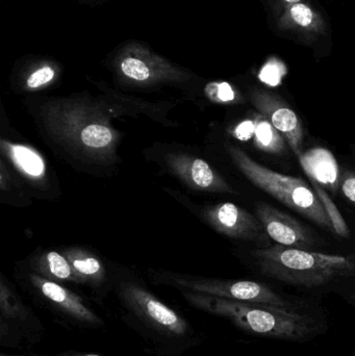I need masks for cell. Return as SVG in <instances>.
Segmentation results:
<instances>
[{"mask_svg":"<svg viewBox=\"0 0 355 356\" xmlns=\"http://www.w3.org/2000/svg\"><path fill=\"white\" fill-rule=\"evenodd\" d=\"M114 290L121 320L137 334L148 355L181 356L201 344L193 324L141 282L121 278L115 282Z\"/></svg>","mask_w":355,"mask_h":356,"instance_id":"6da1fadb","label":"cell"},{"mask_svg":"<svg viewBox=\"0 0 355 356\" xmlns=\"http://www.w3.org/2000/svg\"><path fill=\"white\" fill-rule=\"evenodd\" d=\"M192 307L223 318L247 334L289 342H304L316 336L314 318L295 309L260 303L242 302L199 293L183 292Z\"/></svg>","mask_w":355,"mask_h":356,"instance_id":"7a4b0ae2","label":"cell"},{"mask_svg":"<svg viewBox=\"0 0 355 356\" xmlns=\"http://www.w3.org/2000/svg\"><path fill=\"white\" fill-rule=\"evenodd\" d=\"M251 255L263 275L292 286L317 288L355 277V254H324L277 244L256 249Z\"/></svg>","mask_w":355,"mask_h":356,"instance_id":"3957f363","label":"cell"},{"mask_svg":"<svg viewBox=\"0 0 355 356\" xmlns=\"http://www.w3.org/2000/svg\"><path fill=\"white\" fill-rule=\"evenodd\" d=\"M238 168L254 186L324 229L333 232V224L312 186L302 178L288 177L258 164L243 150L229 147Z\"/></svg>","mask_w":355,"mask_h":356,"instance_id":"277c9868","label":"cell"},{"mask_svg":"<svg viewBox=\"0 0 355 356\" xmlns=\"http://www.w3.org/2000/svg\"><path fill=\"white\" fill-rule=\"evenodd\" d=\"M25 282L33 301L53 319L56 323L69 330H100L106 326L85 299L71 292L53 280L37 273L27 276Z\"/></svg>","mask_w":355,"mask_h":356,"instance_id":"5b68a950","label":"cell"},{"mask_svg":"<svg viewBox=\"0 0 355 356\" xmlns=\"http://www.w3.org/2000/svg\"><path fill=\"white\" fill-rule=\"evenodd\" d=\"M45 334V326L33 309L8 284L0 282V346L31 348Z\"/></svg>","mask_w":355,"mask_h":356,"instance_id":"8992f818","label":"cell"},{"mask_svg":"<svg viewBox=\"0 0 355 356\" xmlns=\"http://www.w3.org/2000/svg\"><path fill=\"white\" fill-rule=\"evenodd\" d=\"M160 282L166 284L168 282L183 292L199 293L242 302L260 303L295 309L290 301L286 300L270 286L262 282L250 280H202L175 275L160 278Z\"/></svg>","mask_w":355,"mask_h":356,"instance_id":"52a82bcc","label":"cell"},{"mask_svg":"<svg viewBox=\"0 0 355 356\" xmlns=\"http://www.w3.org/2000/svg\"><path fill=\"white\" fill-rule=\"evenodd\" d=\"M116 66L123 76L137 83L174 79L185 75L169 60L138 42H131L120 50L116 56Z\"/></svg>","mask_w":355,"mask_h":356,"instance_id":"ba28073f","label":"cell"},{"mask_svg":"<svg viewBox=\"0 0 355 356\" xmlns=\"http://www.w3.org/2000/svg\"><path fill=\"white\" fill-rule=\"evenodd\" d=\"M251 102L258 113L266 117L281 134L292 152L299 158L304 154V133L302 120L297 114L283 98L262 90L252 92Z\"/></svg>","mask_w":355,"mask_h":356,"instance_id":"9c48e42d","label":"cell"},{"mask_svg":"<svg viewBox=\"0 0 355 356\" xmlns=\"http://www.w3.org/2000/svg\"><path fill=\"white\" fill-rule=\"evenodd\" d=\"M256 213L271 240L277 244L304 250H313L316 246L313 232L292 216L267 202H258Z\"/></svg>","mask_w":355,"mask_h":356,"instance_id":"30bf717a","label":"cell"},{"mask_svg":"<svg viewBox=\"0 0 355 356\" xmlns=\"http://www.w3.org/2000/svg\"><path fill=\"white\" fill-rule=\"evenodd\" d=\"M208 218L213 225L226 236L271 246L270 236L258 217L233 203L225 202L213 207Z\"/></svg>","mask_w":355,"mask_h":356,"instance_id":"8fae6325","label":"cell"},{"mask_svg":"<svg viewBox=\"0 0 355 356\" xmlns=\"http://www.w3.org/2000/svg\"><path fill=\"white\" fill-rule=\"evenodd\" d=\"M300 164L310 179L318 182L323 188L336 192L341 179L339 166L331 152L325 149H314L299 156Z\"/></svg>","mask_w":355,"mask_h":356,"instance_id":"7c38bea8","label":"cell"},{"mask_svg":"<svg viewBox=\"0 0 355 356\" xmlns=\"http://www.w3.org/2000/svg\"><path fill=\"white\" fill-rule=\"evenodd\" d=\"M254 119H256L254 145L267 154H283L287 145L285 138L271 124L270 121L260 113L254 115Z\"/></svg>","mask_w":355,"mask_h":356,"instance_id":"4fadbf2b","label":"cell"},{"mask_svg":"<svg viewBox=\"0 0 355 356\" xmlns=\"http://www.w3.org/2000/svg\"><path fill=\"white\" fill-rule=\"evenodd\" d=\"M39 275L53 280V282H71L75 284L83 282V280L77 275L73 269L69 259H65L58 252H49L46 255L43 263L38 266Z\"/></svg>","mask_w":355,"mask_h":356,"instance_id":"5bb4252c","label":"cell"},{"mask_svg":"<svg viewBox=\"0 0 355 356\" xmlns=\"http://www.w3.org/2000/svg\"><path fill=\"white\" fill-rule=\"evenodd\" d=\"M187 175L197 188L221 192L231 191V186L219 177L204 161H191L187 167Z\"/></svg>","mask_w":355,"mask_h":356,"instance_id":"9a60e30c","label":"cell"},{"mask_svg":"<svg viewBox=\"0 0 355 356\" xmlns=\"http://www.w3.org/2000/svg\"><path fill=\"white\" fill-rule=\"evenodd\" d=\"M10 154L15 164L29 177H40L44 175L45 165L43 160L31 148L21 145H10Z\"/></svg>","mask_w":355,"mask_h":356,"instance_id":"2e32d148","label":"cell"},{"mask_svg":"<svg viewBox=\"0 0 355 356\" xmlns=\"http://www.w3.org/2000/svg\"><path fill=\"white\" fill-rule=\"evenodd\" d=\"M310 180L311 182H312L313 190L316 193L319 200L322 203L325 211H327L329 219H331V224H333V232H336L338 236H342V238H349V228H348L345 220L342 217L341 213H340L339 209H338L337 205L333 202V199L329 197V195L327 194L324 188L320 186L318 182L313 179Z\"/></svg>","mask_w":355,"mask_h":356,"instance_id":"e0dca14e","label":"cell"},{"mask_svg":"<svg viewBox=\"0 0 355 356\" xmlns=\"http://www.w3.org/2000/svg\"><path fill=\"white\" fill-rule=\"evenodd\" d=\"M206 94L212 102L217 104H239L243 97L229 83H210L206 87Z\"/></svg>","mask_w":355,"mask_h":356,"instance_id":"ac0fdd59","label":"cell"},{"mask_svg":"<svg viewBox=\"0 0 355 356\" xmlns=\"http://www.w3.org/2000/svg\"><path fill=\"white\" fill-rule=\"evenodd\" d=\"M81 142L88 147L102 148L112 143L113 133L104 125L92 124L81 131Z\"/></svg>","mask_w":355,"mask_h":356,"instance_id":"d6986e66","label":"cell"},{"mask_svg":"<svg viewBox=\"0 0 355 356\" xmlns=\"http://www.w3.org/2000/svg\"><path fill=\"white\" fill-rule=\"evenodd\" d=\"M56 76V69L50 63L43 64L33 69L26 77L25 85L28 89L35 90L51 83Z\"/></svg>","mask_w":355,"mask_h":356,"instance_id":"ffe728a7","label":"cell"},{"mask_svg":"<svg viewBox=\"0 0 355 356\" xmlns=\"http://www.w3.org/2000/svg\"><path fill=\"white\" fill-rule=\"evenodd\" d=\"M286 74H287V68L285 65L281 60L272 58L261 69L258 79L262 83H266L270 87H277L281 85Z\"/></svg>","mask_w":355,"mask_h":356,"instance_id":"44dd1931","label":"cell"},{"mask_svg":"<svg viewBox=\"0 0 355 356\" xmlns=\"http://www.w3.org/2000/svg\"><path fill=\"white\" fill-rule=\"evenodd\" d=\"M291 17L300 26L308 27L314 21V13L306 4L296 3L291 8Z\"/></svg>","mask_w":355,"mask_h":356,"instance_id":"7402d4cb","label":"cell"},{"mask_svg":"<svg viewBox=\"0 0 355 356\" xmlns=\"http://www.w3.org/2000/svg\"><path fill=\"white\" fill-rule=\"evenodd\" d=\"M233 137L240 141H249L256 134V119H246L237 125L233 131Z\"/></svg>","mask_w":355,"mask_h":356,"instance_id":"603a6c76","label":"cell"},{"mask_svg":"<svg viewBox=\"0 0 355 356\" xmlns=\"http://www.w3.org/2000/svg\"><path fill=\"white\" fill-rule=\"evenodd\" d=\"M343 194L349 199L350 201L355 203V173H346L341 178V184H340Z\"/></svg>","mask_w":355,"mask_h":356,"instance_id":"cb8c5ba5","label":"cell"},{"mask_svg":"<svg viewBox=\"0 0 355 356\" xmlns=\"http://www.w3.org/2000/svg\"><path fill=\"white\" fill-rule=\"evenodd\" d=\"M33 356H102L94 355V353H81V351L67 350L63 353H56V355H33Z\"/></svg>","mask_w":355,"mask_h":356,"instance_id":"d4e9b609","label":"cell"},{"mask_svg":"<svg viewBox=\"0 0 355 356\" xmlns=\"http://www.w3.org/2000/svg\"><path fill=\"white\" fill-rule=\"evenodd\" d=\"M283 1L289 2V3H298V2L302 1V0H283Z\"/></svg>","mask_w":355,"mask_h":356,"instance_id":"484cf974","label":"cell"},{"mask_svg":"<svg viewBox=\"0 0 355 356\" xmlns=\"http://www.w3.org/2000/svg\"><path fill=\"white\" fill-rule=\"evenodd\" d=\"M350 299H352V301H354V303L355 305V293L350 296Z\"/></svg>","mask_w":355,"mask_h":356,"instance_id":"4316f807","label":"cell"},{"mask_svg":"<svg viewBox=\"0 0 355 356\" xmlns=\"http://www.w3.org/2000/svg\"><path fill=\"white\" fill-rule=\"evenodd\" d=\"M0 356H21V355H4V353H1Z\"/></svg>","mask_w":355,"mask_h":356,"instance_id":"83f0119b","label":"cell"}]
</instances>
